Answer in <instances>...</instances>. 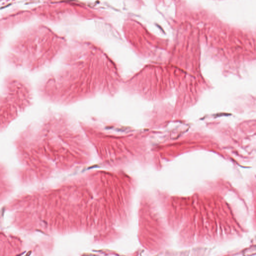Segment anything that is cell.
<instances>
[{"label": "cell", "instance_id": "obj_1", "mask_svg": "<svg viewBox=\"0 0 256 256\" xmlns=\"http://www.w3.org/2000/svg\"><path fill=\"white\" fill-rule=\"evenodd\" d=\"M123 79L118 64L107 56H68L41 76L35 91L46 102L66 106L99 96L114 97Z\"/></svg>", "mask_w": 256, "mask_h": 256}, {"label": "cell", "instance_id": "obj_2", "mask_svg": "<svg viewBox=\"0 0 256 256\" xmlns=\"http://www.w3.org/2000/svg\"><path fill=\"white\" fill-rule=\"evenodd\" d=\"M34 89L29 78L20 72L6 76L0 88V133L34 104Z\"/></svg>", "mask_w": 256, "mask_h": 256}, {"label": "cell", "instance_id": "obj_3", "mask_svg": "<svg viewBox=\"0 0 256 256\" xmlns=\"http://www.w3.org/2000/svg\"><path fill=\"white\" fill-rule=\"evenodd\" d=\"M1 67H2V64H1V62H0V71L1 70Z\"/></svg>", "mask_w": 256, "mask_h": 256}]
</instances>
